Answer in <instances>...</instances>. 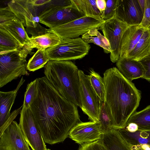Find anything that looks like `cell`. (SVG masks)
I'll return each instance as SVG.
<instances>
[{
    "label": "cell",
    "mask_w": 150,
    "mask_h": 150,
    "mask_svg": "<svg viewBox=\"0 0 150 150\" xmlns=\"http://www.w3.org/2000/svg\"><path fill=\"white\" fill-rule=\"evenodd\" d=\"M37 91L30 109L45 143L63 142L81 121L77 106L62 97L45 76L37 78Z\"/></svg>",
    "instance_id": "1"
},
{
    "label": "cell",
    "mask_w": 150,
    "mask_h": 150,
    "mask_svg": "<svg viewBox=\"0 0 150 150\" xmlns=\"http://www.w3.org/2000/svg\"><path fill=\"white\" fill-rule=\"evenodd\" d=\"M103 79L104 102L111 115L113 128L119 130L125 128L129 118L139 106L141 92L116 67L106 70Z\"/></svg>",
    "instance_id": "2"
},
{
    "label": "cell",
    "mask_w": 150,
    "mask_h": 150,
    "mask_svg": "<svg viewBox=\"0 0 150 150\" xmlns=\"http://www.w3.org/2000/svg\"><path fill=\"white\" fill-rule=\"evenodd\" d=\"M44 67L45 76L59 93L81 108L77 66L70 61L50 60Z\"/></svg>",
    "instance_id": "3"
},
{
    "label": "cell",
    "mask_w": 150,
    "mask_h": 150,
    "mask_svg": "<svg viewBox=\"0 0 150 150\" xmlns=\"http://www.w3.org/2000/svg\"><path fill=\"white\" fill-rule=\"evenodd\" d=\"M51 0L40 14V23L49 28L64 25L85 16L71 0Z\"/></svg>",
    "instance_id": "4"
},
{
    "label": "cell",
    "mask_w": 150,
    "mask_h": 150,
    "mask_svg": "<svg viewBox=\"0 0 150 150\" xmlns=\"http://www.w3.org/2000/svg\"><path fill=\"white\" fill-rule=\"evenodd\" d=\"M30 52L23 46L0 53V87L22 75H29L26 57Z\"/></svg>",
    "instance_id": "5"
},
{
    "label": "cell",
    "mask_w": 150,
    "mask_h": 150,
    "mask_svg": "<svg viewBox=\"0 0 150 150\" xmlns=\"http://www.w3.org/2000/svg\"><path fill=\"white\" fill-rule=\"evenodd\" d=\"M90 48L88 43L78 38L62 39L45 51L50 60L70 61L83 58L88 54Z\"/></svg>",
    "instance_id": "6"
},
{
    "label": "cell",
    "mask_w": 150,
    "mask_h": 150,
    "mask_svg": "<svg viewBox=\"0 0 150 150\" xmlns=\"http://www.w3.org/2000/svg\"><path fill=\"white\" fill-rule=\"evenodd\" d=\"M105 22L99 16L85 15L65 24L49 28L47 33L57 34L61 40L76 38L92 29L100 28Z\"/></svg>",
    "instance_id": "7"
},
{
    "label": "cell",
    "mask_w": 150,
    "mask_h": 150,
    "mask_svg": "<svg viewBox=\"0 0 150 150\" xmlns=\"http://www.w3.org/2000/svg\"><path fill=\"white\" fill-rule=\"evenodd\" d=\"M79 94L83 112L92 121L98 122L103 102L98 96L91 83L88 75L79 69Z\"/></svg>",
    "instance_id": "8"
},
{
    "label": "cell",
    "mask_w": 150,
    "mask_h": 150,
    "mask_svg": "<svg viewBox=\"0 0 150 150\" xmlns=\"http://www.w3.org/2000/svg\"><path fill=\"white\" fill-rule=\"evenodd\" d=\"M19 125L25 139L32 150H45L46 147L30 108L23 107Z\"/></svg>",
    "instance_id": "9"
},
{
    "label": "cell",
    "mask_w": 150,
    "mask_h": 150,
    "mask_svg": "<svg viewBox=\"0 0 150 150\" xmlns=\"http://www.w3.org/2000/svg\"><path fill=\"white\" fill-rule=\"evenodd\" d=\"M105 21L100 30L109 43L110 60L113 63L116 62L119 58L120 46L122 37L130 26L119 19L116 16Z\"/></svg>",
    "instance_id": "10"
},
{
    "label": "cell",
    "mask_w": 150,
    "mask_h": 150,
    "mask_svg": "<svg viewBox=\"0 0 150 150\" xmlns=\"http://www.w3.org/2000/svg\"><path fill=\"white\" fill-rule=\"evenodd\" d=\"M102 134L98 122L80 121L71 129L68 137L81 145L100 140Z\"/></svg>",
    "instance_id": "11"
},
{
    "label": "cell",
    "mask_w": 150,
    "mask_h": 150,
    "mask_svg": "<svg viewBox=\"0 0 150 150\" xmlns=\"http://www.w3.org/2000/svg\"><path fill=\"white\" fill-rule=\"evenodd\" d=\"M0 150H31L16 121H13L0 136Z\"/></svg>",
    "instance_id": "12"
},
{
    "label": "cell",
    "mask_w": 150,
    "mask_h": 150,
    "mask_svg": "<svg viewBox=\"0 0 150 150\" xmlns=\"http://www.w3.org/2000/svg\"><path fill=\"white\" fill-rule=\"evenodd\" d=\"M8 6L24 27H26L28 22L39 23V16L45 8L35 6L34 0H12L8 2Z\"/></svg>",
    "instance_id": "13"
},
{
    "label": "cell",
    "mask_w": 150,
    "mask_h": 150,
    "mask_svg": "<svg viewBox=\"0 0 150 150\" xmlns=\"http://www.w3.org/2000/svg\"><path fill=\"white\" fill-rule=\"evenodd\" d=\"M116 16L131 26L140 24L143 13L138 0H117Z\"/></svg>",
    "instance_id": "14"
},
{
    "label": "cell",
    "mask_w": 150,
    "mask_h": 150,
    "mask_svg": "<svg viewBox=\"0 0 150 150\" xmlns=\"http://www.w3.org/2000/svg\"><path fill=\"white\" fill-rule=\"evenodd\" d=\"M146 29L139 25L130 26L122 37L119 49V58L127 57L135 47Z\"/></svg>",
    "instance_id": "15"
},
{
    "label": "cell",
    "mask_w": 150,
    "mask_h": 150,
    "mask_svg": "<svg viewBox=\"0 0 150 150\" xmlns=\"http://www.w3.org/2000/svg\"><path fill=\"white\" fill-rule=\"evenodd\" d=\"M116 65L123 76L130 81L142 78L144 75V68L140 61L127 57L119 58Z\"/></svg>",
    "instance_id": "16"
},
{
    "label": "cell",
    "mask_w": 150,
    "mask_h": 150,
    "mask_svg": "<svg viewBox=\"0 0 150 150\" xmlns=\"http://www.w3.org/2000/svg\"><path fill=\"white\" fill-rule=\"evenodd\" d=\"M25 81L22 76L16 88L8 92H0V127L9 117L10 110L13 104L18 92Z\"/></svg>",
    "instance_id": "17"
},
{
    "label": "cell",
    "mask_w": 150,
    "mask_h": 150,
    "mask_svg": "<svg viewBox=\"0 0 150 150\" xmlns=\"http://www.w3.org/2000/svg\"><path fill=\"white\" fill-rule=\"evenodd\" d=\"M100 140L108 150H132L118 130L114 128L103 134Z\"/></svg>",
    "instance_id": "18"
},
{
    "label": "cell",
    "mask_w": 150,
    "mask_h": 150,
    "mask_svg": "<svg viewBox=\"0 0 150 150\" xmlns=\"http://www.w3.org/2000/svg\"><path fill=\"white\" fill-rule=\"evenodd\" d=\"M132 150H137L141 145L150 146V130H138L134 132L128 131L125 128L118 130Z\"/></svg>",
    "instance_id": "19"
},
{
    "label": "cell",
    "mask_w": 150,
    "mask_h": 150,
    "mask_svg": "<svg viewBox=\"0 0 150 150\" xmlns=\"http://www.w3.org/2000/svg\"><path fill=\"white\" fill-rule=\"evenodd\" d=\"M61 40L57 34L48 32L40 36L31 37L30 42L24 47L30 52L34 48L46 49L57 44Z\"/></svg>",
    "instance_id": "20"
},
{
    "label": "cell",
    "mask_w": 150,
    "mask_h": 150,
    "mask_svg": "<svg viewBox=\"0 0 150 150\" xmlns=\"http://www.w3.org/2000/svg\"><path fill=\"white\" fill-rule=\"evenodd\" d=\"M10 33L23 47L30 41V38L28 35L22 23L17 18L0 25Z\"/></svg>",
    "instance_id": "21"
},
{
    "label": "cell",
    "mask_w": 150,
    "mask_h": 150,
    "mask_svg": "<svg viewBox=\"0 0 150 150\" xmlns=\"http://www.w3.org/2000/svg\"><path fill=\"white\" fill-rule=\"evenodd\" d=\"M150 54V28L146 29L127 57L139 61Z\"/></svg>",
    "instance_id": "22"
},
{
    "label": "cell",
    "mask_w": 150,
    "mask_h": 150,
    "mask_svg": "<svg viewBox=\"0 0 150 150\" xmlns=\"http://www.w3.org/2000/svg\"><path fill=\"white\" fill-rule=\"evenodd\" d=\"M100 28L92 29L82 35L81 38L85 42L93 43L101 47L106 53H110L111 49L108 40L98 31Z\"/></svg>",
    "instance_id": "23"
},
{
    "label": "cell",
    "mask_w": 150,
    "mask_h": 150,
    "mask_svg": "<svg viewBox=\"0 0 150 150\" xmlns=\"http://www.w3.org/2000/svg\"><path fill=\"white\" fill-rule=\"evenodd\" d=\"M131 123L136 124L139 130H150V105L133 113L129 118L127 125Z\"/></svg>",
    "instance_id": "24"
},
{
    "label": "cell",
    "mask_w": 150,
    "mask_h": 150,
    "mask_svg": "<svg viewBox=\"0 0 150 150\" xmlns=\"http://www.w3.org/2000/svg\"><path fill=\"white\" fill-rule=\"evenodd\" d=\"M23 47L10 33L0 26V53L16 50Z\"/></svg>",
    "instance_id": "25"
},
{
    "label": "cell",
    "mask_w": 150,
    "mask_h": 150,
    "mask_svg": "<svg viewBox=\"0 0 150 150\" xmlns=\"http://www.w3.org/2000/svg\"><path fill=\"white\" fill-rule=\"evenodd\" d=\"M72 3L85 15L100 16L102 13L97 8L96 0H71Z\"/></svg>",
    "instance_id": "26"
},
{
    "label": "cell",
    "mask_w": 150,
    "mask_h": 150,
    "mask_svg": "<svg viewBox=\"0 0 150 150\" xmlns=\"http://www.w3.org/2000/svg\"><path fill=\"white\" fill-rule=\"evenodd\" d=\"M45 49H40L38 50L29 60L27 69L29 71H34L44 67L50 60L46 54Z\"/></svg>",
    "instance_id": "27"
},
{
    "label": "cell",
    "mask_w": 150,
    "mask_h": 150,
    "mask_svg": "<svg viewBox=\"0 0 150 150\" xmlns=\"http://www.w3.org/2000/svg\"><path fill=\"white\" fill-rule=\"evenodd\" d=\"M91 85L96 93L103 102L104 101L105 87L103 77L94 71L90 70L88 75Z\"/></svg>",
    "instance_id": "28"
},
{
    "label": "cell",
    "mask_w": 150,
    "mask_h": 150,
    "mask_svg": "<svg viewBox=\"0 0 150 150\" xmlns=\"http://www.w3.org/2000/svg\"><path fill=\"white\" fill-rule=\"evenodd\" d=\"M98 122L102 134L113 128L111 115L107 105L104 102L102 104Z\"/></svg>",
    "instance_id": "29"
},
{
    "label": "cell",
    "mask_w": 150,
    "mask_h": 150,
    "mask_svg": "<svg viewBox=\"0 0 150 150\" xmlns=\"http://www.w3.org/2000/svg\"><path fill=\"white\" fill-rule=\"evenodd\" d=\"M37 87V79L28 83L24 94L23 107L26 108H30L36 96Z\"/></svg>",
    "instance_id": "30"
},
{
    "label": "cell",
    "mask_w": 150,
    "mask_h": 150,
    "mask_svg": "<svg viewBox=\"0 0 150 150\" xmlns=\"http://www.w3.org/2000/svg\"><path fill=\"white\" fill-rule=\"evenodd\" d=\"M25 30L31 37H37L47 33L48 29L40 25L39 23L28 22L26 23Z\"/></svg>",
    "instance_id": "31"
},
{
    "label": "cell",
    "mask_w": 150,
    "mask_h": 150,
    "mask_svg": "<svg viewBox=\"0 0 150 150\" xmlns=\"http://www.w3.org/2000/svg\"><path fill=\"white\" fill-rule=\"evenodd\" d=\"M106 8L103 12L102 18L105 21L108 20L116 16L117 0H105Z\"/></svg>",
    "instance_id": "32"
},
{
    "label": "cell",
    "mask_w": 150,
    "mask_h": 150,
    "mask_svg": "<svg viewBox=\"0 0 150 150\" xmlns=\"http://www.w3.org/2000/svg\"><path fill=\"white\" fill-rule=\"evenodd\" d=\"M16 18V16L8 6L0 9V25Z\"/></svg>",
    "instance_id": "33"
},
{
    "label": "cell",
    "mask_w": 150,
    "mask_h": 150,
    "mask_svg": "<svg viewBox=\"0 0 150 150\" xmlns=\"http://www.w3.org/2000/svg\"><path fill=\"white\" fill-rule=\"evenodd\" d=\"M78 150H108L100 140L85 143L79 146Z\"/></svg>",
    "instance_id": "34"
},
{
    "label": "cell",
    "mask_w": 150,
    "mask_h": 150,
    "mask_svg": "<svg viewBox=\"0 0 150 150\" xmlns=\"http://www.w3.org/2000/svg\"><path fill=\"white\" fill-rule=\"evenodd\" d=\"M139 25L145 29L150 28V0H146L143 18Z\"/></svg>",
    "instance_id": "35"
},
{
    "label": "cell",
    "mask_w": 150,
    "mask_h": 150,
    "mask_svg": "<svg viewBox=\"0 0 150 150\" xmlns=\"http://www.w3.org/2000/svg\"><path fill=\"white\" fill-rule=\"evenodd\" d=\"M139 61L144 70V74L142 78L150 82V54Z\"/></svg>",
    "instance_id": "36"
},
{
    "label": "cell",
    "mask_w": 150,
    "mask_h": 150,
    "mask_svg": "<svg viewBox=\"0 0 150 150\" xmlns=\"http://www.w3.org/2000/svg\"><path fill=\"white\" fill-rule=\"evenodd\" d=\"M21 107L15 110L11 113L10 116L8 120L3 125L0 127V136L1 135L8 126L13 121V120L20 113L21 110Z\"/></svg>",
    "instance_id": "37"
},
{
    "label": "cell",
    "mask_w": 150,
    "mask_h": 150,
    "mask_svg": "<svg viewBox=\"0 0 150 150\" xmlns=\"http://www.w3.org/2000/svg\"><path fill=\"white\" fill-rule=\"evenodd\" d=\"M96 4L97 8L102 13L106 8L105 0H96Z\"/></svg>",
    "instance_id": "38"
},
{
    "label": "cell",
    "mask_w": 150,
    "mask_h": 150,
    "mask_svg": "<svg viewBox=\"0 0 150 150\" xmlns=\"http://www.w3.org/2000/svg\"><path fill=\"white\" fill-rule=\"evenodd\" d=\"M125 128L131 132H134L138 130V126L136 124L133 123L129 124Z\"/></svg>",
    "instance_id": "39"
},
{
    "label": "cell",
    "mask_w": 150,
    "mask_h": 150,
    "mask_svg": "<svg viewBox=\"0 0 150 150\" xmlns=\"http://www.w3.org/2000/svg\"><path fill=\"white\" fill-rule=\"evenodd\" d=\"M138 1L139 4L141 8L143 13H144L145 6L146 0H138Z\"/></svg>",
    "instance_id": "40"
},
{
    "label": "cell",
    "mask_w": 150,
    "mask_h": 150,
    "mask_svg": "<svg viewBox=\"0 0 150 150\" xmlns=\"http://www.w3.org/2000/svg\"><path fill=\"white\" fill-rule=\"evenodd\" d=\"M137 150H150V146L143 145L140 146Z\"/></svg>",
    "instance_id": "41"
},
{
    "label": "cell",
    "mask_w": 150,
    "mask_h": 150,
    "mask_svg": "<svg viewBox=\"0 0 150 150\" xmlns=\"http://www.w3.org/2000/svg\"><path fill=\"white\" fill-rule=\"evenodd\" d=\"M45 150H51V149H47L46 148L45 149Z\"/></svg>",
    "instance_id": "42"
}]
</instances>
